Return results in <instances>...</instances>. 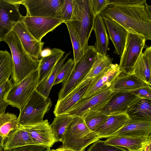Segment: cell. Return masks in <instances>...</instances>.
Here are the masks:
<instances>
[{
	"label": "cell",
	"mask_w": 151,
	"mask_h": 151,
	"mask_svg": "<svg viewBox=\"0 0 151 151\" xmlns=\"http://www.w3.org/2000/svg\"><path fill=\"white\" fill-rule=\"evenodd\" d=\"M121 73L117 64H112L91 80L82 98L88 97L110 88Z\"/></svg>",
	"instance_id": "12"
},
{
	"label": "cell",
	"mask_w": 151,
	"mask_h": 151,
	"mask_svg": "<svg viewBox=\"0 0 151 151\" xmlns=\"http://www.w3.org/2000/svg\"><path fill=\"white\" fill-rule=\"evenodd\" d=\"M52 151H76L71 149L66 148L63 146L59 147L56 149L52 150Z\"/></svg>",
	"instance_id": "45"
},
{
	"label": "cell",
	"mask_w": 151,
	"mask_h": 151,
	"mask_svg": "<svg viewBox=\"0 0 151 151\" xmlns=\"http://www.w3.org/2000/svg\"><path fill=\"white\" fill-rule=\"evenodd\" d=\"M23 22L30 34L40 42L47 33L63 23L61 19L54 18L26 16Z\"/></svg>",
	"instance_id": "13"
},
{
	"label": "cell",
	"mask_w": 151,
	"mask_h": 151,
	"mask_svg": "<svg viewBox=\"0 0 151 151\" xmlns=\"http://www.w3.org/2000/svg\"><path fill=\"white\" fill-rule=\"evenodd\" d=\"M66 25L69 34L73 48L74 59L76 65L78 62L84 54L77 34L68 21L64 22Z\"/></svg>",
	"instance_id": "33"
},
{
	"label": "cell",
	"mask_w": 151,
	"mask_h": 151,
	"mask_svg": "<svg viewBox=\"0 0 151 151\" xmlns=\"http://www.w3.org/2000/svg\"><path fill=\"white\" fill-rule=\"evenodd\" d=\"M20 5L12 0H0V43L16 24L23 21L24 16L19 12Z\"/></svg>",
	"instance_id": "10"
},
{
	"label": "cell",
	"mask_w": 151,
	"mask_h": 151,
	"mask_svg": "<svg viewBox=\"0 0 151 151\" xmlns=\"http://www.w3.org/2000/svg\"><path fill=\"white\" fill-rule=\"evenodd\" d=\"M141 151L140 149L138 150H136V151Z\"/></svg>",
	"instance_id": "47"
},
{
	"label": "cell",
	"mask_w": 151,
	"mask_h": 151,
	"mask_svg": "<svg viewBox=\"0 0 151 151\" xmlns=\"http://www.w3.org/2000/svg\"><path fill=\"white\" fill-rule=\"evenodd\" d=\"M92 79L83 80L64 98L58 100L53 111L55 116L65 114L73 106L83 97Z\"/></svg>",
	"instance_id": "17"
},
{
	"label": "cell",
	"mask_w": 151,
	"mask_h": 151,
	"mask_svg": "<svg viewBox=\"0 0 151 151\" xmlns=\"http://www.w3.org/2000/svg\"><path fill=\"white\" fill-rule=\"evenodd\" d=\"M47 147L44 146L31 145L18 147L10 150H4L3 151H31L32 150L43 151Z\"/></svg>",
	"instance_id": "41"
},
{
	"label": "cell",
	"mask_w": 151,
	"mask_h": 151,
	"mask_svg": "<svg viewBox=\"0 0 151 151\" xmlns=\"http://www.w3.org/2000/svg\"><path fill=\"white\" fill-rule=\"evenodd\" d=\"M96 17L90 0H73L71 19L68 21L76 31L84 52L93 29Z\"/></svg>",
	"instance_id": "3"
},
{
	"label": "cell",
	"mask_w": 151,
	"mask_h": 151,
	"mask_svg": "<svg viewBox=\"0 0 151 151\" xmlns=\"http://www.w3.org/2000/svg\"><path fill=\"white\" fill-rule=\"evenodd\" d=\"M65 52L61 49L53 48L50 54L40 59L38 68V86L50 75L57 63L62 58Z\"/></svg>",
	"instance_id": "20"
},
{
	"label": "cell",
	"mask_w": 151,
	"mask_h": 151,
	"mask_svg": "<svg viewBox=\"0 0 151 151\" xmlns=\"http://www.w3.org/2000/svg\"><path fill=\"white\" fill-rule=\"evenodd\" d=\"M52 104L51 99L45 97L35 89L23 108L20 110L18 118L19 126L32 125L43 120L45 114L50 109Z\"/></svg>",
	"instance_id": "5"
},
{
	"label": "cell",
	"mask_w": 151,
	"mask_h": 151,
	"mask_svg": "<svg viewBox=\"0 0 151 151\" xmlns=\"http://www.w3.org/2000/svg\"><path fill=\"white\" fill-rule=\"evenodd\" d=\"M108 116L99 111L88 112L82 116L87 126L91 131H94L107 118Z\"/></svg>",
	"instance_id": "34"
},
{
	"label": "cell",
	"mask_w": 151,
	"mask_h": 151,
	"mask_svg": "<svg viewBox=\"0 0 151 151\" xmlns=\"http://www.w3.org/2000/svg\"><path fill=\"white\" fill-rule=\"evenodd\" d=\"M51 52V50L49 49H46L43 50H42L41 54V57L42 58L45 56H47L49 55Z\"/></svg>",
	"instance_id": "43"
},
{
	"label": "cell",
	"mask_w": 151,
	"mask_h": 151,
	"mask_svg": "<svg viewBox=\"0 0 151 151\" xmlns=\"http://www.w3.org/2000/svg\"><path fill=\"white\" fill-rule=\"evenodd\" d=\"M146 0H109V5L101 14L111 19L128 33L151 40V6Z\"/></svg>",
	"instance_id": "1"
},
{
	"label": "cell",
	"mask_w": 151,
	"mask_h": 151,
	"mask_svg": "<svg viewBox=\"0 0 151 151\" xmlns=\"http://www.w3.org/2000/svg\"><path fill=\"white\" fill-rule=\"evenodd\" d=\"M102 18L114 47L113 52L121 55L124 50L128 32L114 20L105 17Z\"/></svg>",
	"instance_id": "19"
},
{
	"label": "cell",
	"mask_w": 151,
	"mask_h": 151,
	"mask_svg": "<svg viewBox=\"0 0 151 151\" xmlns=\"http://www.w3.org/2000/svg\"><path fill=\"white\" fill-rule=\"evenodd\" d=\"M93 29L96 38V42L94 46L98 52L103 55H106L109 39L106 26L101 15L96 17Z\"/></svg>",
	"instance_id": "25"
},
{
	"label": "cell",
	"mask_w": 151,
	"mask_h": 151,
	"mask_svg": "<svg viewBox=\"0 0 151 151\" xmlns=\"http://www.w3.org/2000/svg\"><path fill=\"white\" fill-rule=\"evenodd\" d=\"M138 98L128 92H114L109 101L99 111L107 116L125 113L130 105Z\"/></svg>",
	"instance_id": "15"
},
{
	"label": "cell",
	"mask_w": 151,
	"mask_h": 151,
	"mask_svg": "<svg viewBox=\"0 0 151 151\" xmlns=\"http://www.w3.org/2000/svg\"><path fill=\"white\" fill-rule=\"evenodd\" d=\"M76 65L73 60L71 58H68L58 71L53 85L60 83H65L70 77Z\"/></svg>",
	"instance_id": "35"
},
{
	"label": "cell",
	"mask_w": 151,
	"mask_h": 151,
	"mask_svg": "<svg viewBox=\"0 0 151 151\" xmlns=\"http://www.w3.org/2000/svg\"><path fill=\"white\" fill-rule=\"evenodd\" d=\"M100 139L90 130L82 116H73L67 128L62 142L63 147L76 151H84L89 145Z\"/></svg>",
	"instance_id": "4"
},
{
	"label": "cell",
	"mask_w": 151,
	"mask_h": 151,
	"mask_svg": "<svg viewBox=\"0 0 151 151\" xmlns=\"http://www.w3.org/2000/svg\"><path fill=\"white\" fill-rule=\"evenodd\" d=\"M151 135L149 136L147 140L143 144L141 151H151Z\"/></svg>",
	"instance_id": "42"
},
{
	"label": "cell",
	"mask_w": 151,
	"mask_h": 151,
	"mask_svg": "<svg viewBox=\"0 0 151 151\" xmlns=\"http://www.w3.org/2000/svg\"><path fill=\"white\" fill-rule=\"evenodd\" d=\"M12 30L17 35L26 52L34 58L40 59L44 42L37 40L33 37L23 21L16 24Z\"/></svg>",
	"instance_id": "16"
},
{
	"label": "cell",
	"mask_w": 151,
	"mask_h": 151,
	"mask_svg": "<svg viewBox=\"0 0 151 151\" xmlns=\"http://www.w3.org/2000/svg\"><path fill=\"white\" fill-rule=\"evenodd\" d=\"M146 41L143 36L128 32L119 65L121 73L124 75L132 73L135 64L142 52Z\"/></svg>",
	"instance_id": "8"
},
{
	"label": "cell",
	"mask_w": 151,
	"mask_h": 151,
	"mask_svg": "<svg viewBox=\"0 0 151 151\" xmlns=\"http://www.w3.org/2000/svg\"><path fill=\"white\" fill-rule=\"evenodd\" d=\"M73 116L63 114L54 119L50 124L57 142H61L66 130L71 122Z\"/></svg>",
	"instance_id": "29"
},
{
	"label": "cell",
	"mask_w": 151,
	"mask_h": 151,
	"mask_svg": "<svg viewBox=\"0 0 151 151\" xmlns=\"http://www.w3.org/2000/svg\"><path fill=\"white\" fill-rule=\"evenodd\" d=\"M151 132V122L130 119L121 129L111 137L117 135L148 137Z\"/></svg>",
	"instance_id": "22"
},
{
	"label": "cell",
	"mask_w": 151,
	"mask_h": 151,
	"mask_svg": "<svg viewBox=\"0 0 151 151\" xmlns=\"http://www.w3.org/2000/svg\"><path fill=\"white\" fill-rule=\"evenodd\" d=\"M125 113L131 120L151 122V100L138 98L130 105Z\"/></svg>",
	"instance_id": "21"
},
{
	"label": "cell",
	"mask_w": 151,
	"mask_h": 151,
	"mask_svg": "<svg viewBox=\"0 0 151 151\" xmlns=\"http://www.w3.org/2000/svg\"><path fill=\"white\" fill-rule=\"evenodd\" d=\"M114 92L110 88L88 97L82 98L65 114L82 116L88 112L99 111L109 101Z\"/></svg>",
	"instance_id": "11"
},
{
	"label": "cell",
	"mask_w": 151,
	"mask_h": 151,
	"mask_svg": "<svg viewBox=\"0 0 151 151\" xmlns=\"http://www.w3.org/2000/svg\"><path fill=\"white\" fill-rule=\"evenodd\" d=\"M128 92L139 98L151 100V86L149 85L129 91Z\"/></svg>",
	"instance_id": "40"
},
{
	"label": "cell",
	"mask_w": 151,
	"mask_h": 151,
	"mask_svg": "<svg viewBox=\"0 0 151 151\" xmlns=\"http://www.w3.org/2000/svg\"><path fill=\"white\" fill-rule=\"evenodd\" d=\"M27 10L26 16L52 17L60 19L64 0H12Z\"/></svg>",
	"instance_id": "9"
},
{
	"label": "cell",
	"mask_w": 151,
	"mask_h": 151,
	"mask_svg": "<svg viewBox=\"0 0 151 151\" xmlns=\"http://www.w3.org/2000/svg\"><path fill=\"white\" fill-rule=\"evenodd\" d=\"M38 68L19 82L12 84L5 98L10 105L20 110L26 103L34 91L37 88Z\"/></svg>",
	"instance_id": "7"
},
{
	"label": "cell",
	"mask_w": 151,
	"mask_h": 151,
	"mask_svg": "<svg viewBox=\"0 0 151 151\" xmlns=\"http://www.w3.org/2000/svg\"><path fill=\"white\" fill-rule=\"evenodd\" d=\"M148 137L117 135L108 138L105 142L108 145L122 147L126 148L129 151H134L140 149Z\"/></svg>",
	"instance_id": "24"
},
{
	"label": "cell",
	"mask_w": 151,
	"mask_h": 151,
	"mask_svg": "<svg viewBox=\"0 0 151 151\" xmlns=\"http://www.w3.org/2000/svg\"><path fill=\"white\" fill-rule=\"evenodd\" d=\"M4 139L3 137L0 134V151H3L4 150Z\"/></svg>",
	"instance_id": "44"
},
{
	"label": "cell",
	"mask_w": 151,
	"mask_h": 151,
	"mask_svg": "<svg viewBox=\"0 0 151 151\" xmlns=\"http://www.w3.org/2000/svg\"><path fill=\"white\" fill-rule=\"evenodd\" d=\"M22 127L28 132L35 145H42L51 148L57 142L47 119L32 125Z\"/></svg>",
	"instance_id": "14"
},
{
	"label": "cell",
	"mask_w": 151,
	"mask_h": 151,
	"mask_svg": "<svg viewBox=\"0 0 151 151\" xmlns=\"http://www.w3.org/2000/svg\"><path fill=\"white\" fill-rule=\"evenodd\" d=\"M95 17L101 15L109 4V0H90Z\"/></svg>",
	"instance_id": "39"
},
{
	"label": "cell",
	"mask_w": 151,
	"mask_h": 151,
	"mask_svg": "<svg viewBox=\"0 0 151 151\" xmlns=\"http://www.w3.org/2000/svg\"><path fill=\"white\" fill-rule=\"evenodd\" d=\"M97 52L94 46H88L69 79L63 84L58 100L64 98L84 80L95 62Z\"/></svg>",
	"instance_id": "6"
},
{
	"label": "cell",
	"mask_w": 151,
	"mask_h": 151,
	"mask_svg": "<svg viewBox=\"0 0 151 151\" xmlns=\"http://www.w3.org/2000/svg\"><path fill=\"white\" fill-rule=\"evenodd\" d=\"M13 67L12 56L6 50H0V86L9 79Z\"/></svg>",
	"instance_id": "31"
},
{
	"label": "cell",
	"mask_w": 151,
	"mask_h": 151,
	"mask_svg": "<svg viewBox=\"0 0 151 151\" xmlns=\"http://www.w3.org/2000/svg\"><path fill=\"white\" fill-rule=\"evenodd\" d=\"M71 52L67 53L56 65L50 75L37 86L38 92L45 97H48L55 79L57 73Z\"/></svg>",
	"instance_id": "30"
},
{
	"label": "cell",
	"mask_w": 151,
	"mask_h": 151,
	"mask_svg": "<svg viewBox=\"0 0 151 151\" xmlns=\"http://www.w3.org/2000/svg\"><path fill=\"white\" fill-rule=\"evenodd\" d=\"M113 59L108 55H103L97 52L95 62L84 80L93 78L112 63Z\"/></svg>",
	"instance_id": "32"
},
{
	"label": "cell",
	"mask_w": 151,
	"mask_h": 151,
	"mask_svg": "<svg viewBox=\"0 0 151 151\" xmlns=\"http://www.w3.org/2000/svg\"><path fill=\"white\" fill-rule=\"evenodd\" d=\"M151 47H148L142 52L133 68L132 73L151 85Z\"/></svg>",
	"instance_id": "23"
},
{
	"label": "cell",
	"mask_w": 151,
	"mask_h": 151,
	"mask_svg": "<svg viewBox=\"0 0 151 151\" xmlns=\"http://www.w3.org/2000/svg\"><path fill=\"white\" fill-rule=\"evenodd\" d=\"M31 145H35L29 134L23 127L19 125L17 129L11 133L5 140L4 150H10Z\"/></svg>",
	"instance_id": "26"
},
{
	"label": "cell",
	"mask_w": 151,
	"mask_h": 151,
	"mask_svg": "<svg viewBox=\"0 0 151 151\" xmlns=\"http://www.w3.org/2000/svg\"><path fill=\"white\" fill-rule=\"evenodd\" d=\"M12 85L11 79H9L0 86V115L5 112L9 105L5 98Z\"/></svg>",
	"instance_id": "37"
},
{
	"label": "cell",
	"mask_w": 151,
	"mask_h": 151,
	"mask_svg": "<svg viewBox=\"0 0 151 151\" xmlns=\"http://www.w3.org/2000/svg\"><path fill=\"white\" fill-rule=\"evenodd\" d=\"M73 0H64L60 16V19L63 23L71 19L73 11Z\"/></svg>",
	"instance_id": "38"
},
{
	"label": "cell",
	"mask_w": 151,
	"mask_h": 151,
	"mask_svg": "<svg viewBox=\"0 0 151 151\" xmlns=\"http://www.w3.org/2000/svg\"><path fill=\"white\" fill-rule=\"evenodd\" d=\"M147 85L132 73L128 75L121 73L111 88L114 92H128Z\"/></svg>",
	"instance_id": "27"
},
{
	"label": "cell",
	"mask_w": 151,
	"mask_h": 151,
	"mask_svg": "<svg viewBox=\"0 0 151 151\" xmlns=\"http://www.w3.org/2000/svg\"><path fill=\"white\" fill-rule=\"evenodd\" d=\"M18 118L14 114L5 112L0 115V134L5 139L19 127Z\"/></svg>",
	"instance_id": "28"
},
{
	"label": "cell",
	"mask_w": 151,
	"mask_h": 151,
	"mask_svg": "<svg viewBox=\"0 0 151 151\" xmlns=\"http://www.w3.org/2000/svg\"><path fill=\"white\" fill-rule=\"evenodd\" d=\"M129 119L126 113L109 115L94 132L100 139L109 138L121 129Z\"/></svg>",
	"instance_id": "18"
},
{
	"label": "cell",
	"mask_w": 151,
	"mask_h": 151,
	"mask_svg": "<svg viewBox=\"0 0 151 151\" xmlns=\"http://www.w3.org/2000/svg\"><path fill=\"white\" fill-rule=\"evenodd\" d=\"M10 49L13 61L12 78L14 83H18L38 68L40 59H36L23 48L17 35L13 30L4 38Z\"/></svg>",
	"instance_id": "2"
},
{
	"label": "cell",
	"mask_w": 151,
	"mask_h": 151,
	"mask_svg": "<svg viewBox=\"0 0 151 151\" xmlns=\"http://www.w3.org/2000/svg\"><path fill=\"white\" fill-rule=\"evenodd\" d=\"M87 151H127L120 147L106 144L105 141L98 140L92 144Z\"/></svg>",
	"instance_id": "36"
},
{
	"label": "cell",
	"mask_w": 151,
	"mask_h": 151,
	"mask_svg": "<svg viewBox=\"0 0 151 151\" xmlns=\"http://www.w3.org/2000/svg\"><path fill=\"white\" fill-rule=\"evenodd\" d=\"M31 151H36L35 150H32ZM43 151H52V150L50 149V147H47L46 149Z\"/></svg>",
	"instance_id": "46"
}]
</instances>
